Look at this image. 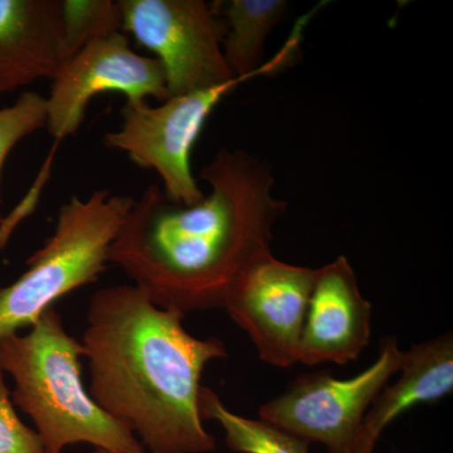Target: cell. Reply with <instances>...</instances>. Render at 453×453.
<instances>
[{
    "label": "cell",
    "mask_w": 453,
    "mask_h": 453,
    "mask_svg": "<svg viewBox=\"0 0 453 453\" xmlns=\"http://www.w3.org/2000/svg\"><path fill=\"white\" fill-rule=\"evenodd\" d=\"M95 453H144V451L142 452H130V451H105V449H96Z\"/></svg>",
    "instance_id": "obj_19"
},
{
    "label": "cell",
    "mask_w": 453,
    "mask_h": 453,
    "mask_svg": "<svg viewBox=\"0 0 453 453\" xmlns=\"http://www.w3.org/2000/svg\"><path fill=\"white\" fill-rule=\"evenodd\" d=\"M315 276L316 268L286 264L270 253L253 264L229 292L223 309L267 365L290 368L299 363Z\"/></svg>",
    "instance_id": "obj_9"
},
{
    "label": "cell",
    "mask_w": 453,
    "mask_h": 453,
    "mask_svg": "<svg viewBox=\"0 0 453 453\" xmlns=\"http://www.w3.org/2000/svg\"><path fill=\"white\" fill-rule=\"evenodd\" d=\"M135 199L100 189L59 208L55 232L27 261L17 281L0 288V339L31 326L68 292L97 281L110 247Z\"/></svg>",
    "instance_id": "obj_4"
},
{
    "label": "cell",
    "mask_w": 453,
    "mask_h": 453,
    "mask_svg": "<svg viewBox=\"0 0 453 453\" xmlns=\"http://www.w3.org/2000/svg\"><path fill=\"white\" fill-rule=\"evenodd\" d=\"M225 20L223 55L234 77L265 76L279 73L291 64L299 50L300 27L273 58L265 62V42L281 22L288 2L285 0H231L219 2Z\"/></svg>",
    "instance_id": "obj_13"
},
{
    "label": "cell",
    "mask_w": 453,
    "mask_h": 453,
    "mask_svg": "<svg viewBox=\"0 0 453 453\" xmlns=\"http://www.w3.org/2000/svg\"><path fill=\"white\" fill-rule=\"evenodd\" d=\"M56 149L57 145L55 146V149H52V153H50L49 159L44 163V166L42 168L37 180H35V187L29 190L28 195H27L26 198L20 202V204L17 205L16 210L12 211L8 217L3 219L2 223H0V250L5 249L9 238H11V235L13 234L16 226L19 225L27 216H29V214L35 211L38 196H40L41 189L43 188L44 183H46L47 179L50 178V169H52V166L50 165H52L53 157H55Z\"/></svg>",
    "instance_id": "obj_18"
},
{
    "label": "cell",
    "mask_w": 453,
    "mask_h": 453,
    "mask_svg": "<svg viewBox=\"0 0 453 453\" xmlns=\"http://www.w3.org/2000/svg\"><path fill=\"white\" fill-rule=\"evenodd\" d=\"M201 178L211 192L196 204L173 202L157 184L146 188L107 258L155 306L183 315L223 309L238 280L270 255L288 208L273 196L271 166L242 149H220Z\"/></svg>",
    "instance_id": "obj_1"
},
{
    "label": "cell",
    "mask_w": 453,
    "mask_h": 453,
    "mask_svg": "<svg viewBox=\"0 0 453 453\" xmlns=\"http://www.w3.org/2000/svg\"><path fill=\"white\" fill-rule=\"evenodd\" d=\"M372 311L347 257L339 256L318 268L301 334L299 363L344 365L357 360L371 342Z\"/></svg>",
    "instance_id": "obj_10"
},
{
    "label": "cell",
    "mask_w": 453,
    "mask_h": 453,
    "mask_svg": "<svg viewBox=\"0 0 453 453\" xmlns=\"http://www.w3.org/2000/svg\"><path fill=\"white\" fill-rule=\"evenodd\" d=\"M44 127H47V101L38 92H23L13 105L0 109V184L5 160L14 146ZM3 219L0 211V223Z\"/></svg>",
    "instance_id": "obj_16"
},
{
    "label": "cell",
    "mask_w": 453,
    "mask_h": 453,
    "mask_svg": "<svg viewBox=\"0 0 453 453\" xmlns=\"http://www.w3.org/2000/svg\"><path fill=\"white\" fill-rule=\"evenodd\" d=\"M65 61L62 0H0V100Z\"/></svg>",
    "instance_id": "obj_11"
},
{
    "label": "cell",
    "mask_w": 453,
    "mask_h": 453,
    "mask_svg": "<svg viewBox=\"0 0 453 453\" xmlns=\"http://www.w3.org/2000/svg\"><path fill=\"white\" fill-rule=\"evenodd\" d=\"M403 357L398 340L384 338L380 356L356 377L301 375L259 407L258 418L309 445L321 443L329 453H351L369 407L399 372Z\"/></svg>",
    "instance_id": "obj_6"
},
{
    "label": "cell",
    "mask_w": 453,
    "mask_h": 453,
    "mask_svg": "<svg viewBox=\"0 0 453 453\" xmlns=\"http://www.w3.org/2000/svg\"><path fill=\"white\" fill-rule=\"evenodd\" d=\"M186 315L155 306L134 285L95 292L82 336L88 395L151 453H207L216 440L199 413L201 378L228 357L219 338L199 339Z\"/></svg>",
    "instance_id": "obj_2"
},
{
    "label": "cell",
    "mask_w": 453,
    "mask_h": 453,
    "mask_svg": "<svg viewBox=\"0 0 453 453\" xmlns=\"http://www.w3.org/2000/svg\"><path fill=\"white\" fill-rule=\"evenodd\" d=\"M203 421L219 422L226 446L237 453H309V443L273 427L262 419L246 418L232 412L214 390L203 387L199 393Z\"/></svg>",
    "instance_id": "obj_14"
},
{
    "label": "cell",
    "mask_w": 453,
    "mask_h": 453,
    "mask_svg": "<svg viewBox=\"0 0 453 453\" xmlns=\"http://www.w3.org/2000/svg\"><path fill=\"white\" fill-rule=\"evenodd\" d=\"M29 327L26 335L0 339V371L13 377V403L31 417L47 453L77 443L142 452L135 434L107 416L83 386L81 342L67 333L55 306Z\"/></svg>",
    "instance_id": "obj_3"
},
{
    "label": "cell",
    "mask_w": 453,
    "mask_h": 453,
    "mask_svg": "<svg viewBox=\"0 0 453 453\" xmlns=\"http://www.w3.org/2000/svg\"><path fill=\"white\" fill-rule=\"evenodd\" d=\"M121 29L154 53L170 97L234 80L223 55L226 25L219 2L118 0Z\"/></svg>",
    "instance_id": "obj_5"
},
{
    "label": "cell",
    "mask_w": 453,
    "mask_h": 453,
    "mask_svg": "<svg viewBox=\"0 0 453 453\" xmlns=\"http://www.w3.org/2000/svg\"><path fill=\"white\" fill-rule=\"evenodd\" d=\"M0 453H47L40 434L20 421L0 371Z\"/></svg>",
    "instance_id": "obj_17"
},
{
    "label": "cell",
    "mask_w": 453,
    "mask_h": 453,
    "mask_svg": "<svg viewBox=\"0 0 453 453\" xmlns=\"http://www.w3.org/2000/svg\"><path fill=\"white\" fill-rule=\"evenodd\" d=\"M113 91L127 101L170 97L160 62L136 53L121 31L88 42L57 71L46 97L47 127L55 142L77 133L92 98Z\"/></svg>",
    "instance_id": "obj_8"
},
{
    "label": "cell",
    "mask_w": 453,
    "mask_h": 453,
    "mask_svg": "<svg viewBox=\"0 0 453 453\" xmlns=\"http://www.w3.org/2000/svg\"><path fill=\"white\" fill-rule=\"evenodd\" d=\"M65 61L88 42L121 29L118 0H62Z\"/></svg>",
    "instance_id": "obj_15"
},
{
    "label": "cell",
    "mask_w": 453,
    "mask_h": 453,
    "mask_svg": "<svg viewBox=\"0 0 453 453\" xmlns=\"http://www.w3.org/2000/svg\"><path fill=\"white\" fill-rule=\"evenodd\" d=\"M399 378L387 384L366 412L351 453H374L390 423L411 408L434 403L453 390V336L443 334L404 351Z\"/></svg>",
    "instance_id": "obj_12"
},
{
    "label": "cell",
    "mask_w": 453,
    "mask_h": 453,
    "mask_svg": "<svg viewBox=\"0 0 453 453\" xmlns=\"http://www.w3.org/2000/svg\"><path fill=\"white\" fill-rule=\"evenodd\" d=\"M252 79L256 76L235 77L216 88L169 97L159 106L148 100L127 101L120 129L105 134L104 145L124 151L139 168L155 170L173 202L196 204L205 195L190 168L193 146L223 97Z\"/></svg>",
    "instance_id": "obj_7"
}]
</instances>
